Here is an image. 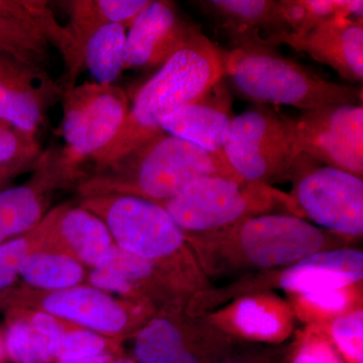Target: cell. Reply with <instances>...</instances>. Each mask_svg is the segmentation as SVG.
Here are the masks:
<instances>
[{"label":"cell","instance_id":"cell-4","mask_svg":"<svg viewBox=\"0 0 363 363\" xmlns=\"http://www.w3.org/2000/svg\"><path fill=\"white\" fill-rule=\"evenodd\" d=\"M82 207L104 222L117 247L149 260L188 297L213 286L186 233L161 205L135 196L108 194L87 197Z\"/></svg>","mask_w":363,"mask_h":363},{"label":"cell","instance_id":"cell-22","mask_svg":"<svg viewBox=\"0 0 363 363\" xmlns=\"http://www.w3.org/2000/svg\"><path fill=\"white\" fill-rule=\"evenodd\" d=\"M48 217V238L59 240L79 262L93 269L116 245L104 222L85 208L62 206Z\"/></svg>","mask_w":363,"mask_h":363},{"label":"cell","instance_id":"cell-3","mask_svg":"<svg viewBox=\"0 0 363 363\" xmlns=\"http://www.w3.org/2000/svg\"><path fill=\"white\" fill-rule=\"evenodd\" d=\"M223 78L219 48L196 26L185 44L136 93L113 143L92 160L104 168L154 138L164 117L201 96Z\"/></svg>","mask_w":363,"mask_h":363},{"label":"cell","instance_id":"cell-18","mask_svg":"<svg viewBox=\"0 0 363 363\" xmlns=\"http://www.w3.org/2000/svg\"><path fill=\"white\" fill-rule=\"evenodd\" d=\"M196 4L230 38L236 49L278 50L291 33L279 0H203Z\"/></svg>","mask_w":363,"mask_h":363},{"label":"cell","instance_id":"cell-17","mask_svg":"<svg viewBox=\"0 0 363 363\" xmlns=\"http://www.w3.org/2000/svg\"><path fill=\"white\" fill-rule=\"evenodd\" d=\"M195 28L174 2L149 0L126 33L124 70L161 68L185 44Z\"/></svg>","mask_w":363,"mask_h":363},{"label":"cell","instance_id":"cell-39","mask_svg":"<svg viewBox=\"0 0 363 363\" xmlns=\"http://www.w3.org/2000/svg\"><path fill=\"white\" fill-rule=\"evenodd\" d=\"M111 363H136L133 358L130 357H117L112 360Z\"/></svg>","mask_w":363,"mask_h":363},{"label":"cell","instance_id":"cell-5","mask_svg":"<svg viewBox=\"0 0 363 363\" xmlns=\"http://www.w3.org/2000/svg\"><path fill=\"white\" fill-rule=\"evenodd\" d=\"M223 77L243 99L255 105H290L311 111L333 104H362V89L329 82L278 50H221Z\"/></svg>","mask_w":363,"mask_h":363},{"label":"cell","instance_id":"cell-36","mask_svg":"<svg viewBox=\"0 0 363 363\" xmlns=\"http://www.w3.org/2000/svg\"><path fill=\"white\" fill-rule=\"evenodd\" d=\"M39 160L33 162H20L9 164H0V192H1L2 188L9 182L13 180L16 176L21 175L23 172L35 169Z\"/></svg>","mask_w":363,"mask_h":363},{"label":"cell","instance_id":"cell-37","mask_svg":"<svg viewBox=\"0 0 363 363\" xmlns=\"http://www.w3.org/2000/svg\"><path fill=\"white\" fill-rule=\"evenodd\" d=\"M116 359L112 353L109 351L99 353V354L92 355L84 358H79L74 360H58L56 363H111L112 360Z\"/></svg>","mask_w":363,"mask_h":363},{"label":"cell","instance_id":"cell-28","mask_svg":"<svg viewBox=\"0 0 363 363\" xmlns=\"http://www.w3.org/2000/svg\"><path fill=\"white\" fill-rule=\"evenodd\" d=\"M7 357L13 363H51L49 339L25 321H16L7 328L6 339Z\"/></svg>","mask_w":363,"mask_h":363},{"label":"cell","instance_id":"cell-30","mask_svg":"<svg viewBox=\"0 0 363 363\" xmlns=\"http://www.w3.org/2000/svg\"><path fill=\"white\" fill-rule=\"evenodd\" d=\"M322 328L345 363H363V307L332 320Z\"/></svg>","mask_w":363,"mask_h":363},{"label":"cell","instance_id":"cell-2","mask_svg":"<svg viewBox=\"0 0 363 363\" xmlns=\"http://www.w3.org/2000/svg\"><path fill=\"white\" fill-rule=\"evenodd\" d=\"M238 179L225 157L169 135L160 133L119 157L80 185L85 198L119 194L160 203L172 199L207 177Z\"/></svg>","mask_w":363,"mask_h":363},{"label":"cell","instance_id":"cell-12","mask_svg":"<svg viewBox=\"0 0 363 363\" xmlns=\"http://www.w3.org/2000/svg\"><path fill=\"white\" fill-rule=\"evenodd\" d=\"M298 150L325 166L363 177V106L333 104L293 117Z\"/></svg>","mask_w":363,"mask_h":363},{"label":"cell","instance_id":"cell-38","mask_svg":"<svg viewBox=\"0 0 363 363\" xmlns=\"http://www.w3.org/2000/svg\"><path fill=\"white\" fill-rule=\"evenodd\" d=\"M6 344H4V339L2 338L1 334H0V363L6 362Z\"/></svg>","mask_w":363,"mask_h":363},{"label":"cell","instance_id":"cell-21","mask_svg":"<svg viewBox=\"0 0 363 363\" xmlns=\"http://www.w3.org/2000/svg\"><path fill=\"white\" fill-rule=\"evenodd\" d=\"M45 312L100 333H118L130 322L128 311L102 291L73 286L49 294L42 303Z\"/></svg>","mask_w":363,"mask_h":363},{"label":"cell","instance_id":"cell-25","mask_svg":"<svg viewBox=\"0 0 363 363\" xmlns=\"http://www.w3.org/2000/svg\"><path fill=\"white\" fill-rule=\"evenodd\" d=\"M286 296V301L298 321L306 325L322 326L336 318L363 307L362 283L343 288Z\"/></svg>","mask_w":363,"mask_h":363},{"label":"cell","instance_id":"cell-26","mask_svg":"<svg viewBox=\"0 0 363 363\" xmlns=\"http://www.w3.org/2000/svg\"><path fill=\"white\" fill-rule=\"evenodd\" d=\"M279 4L294 35H305L338 18L363 20L362 0H279Z\"/></svg>","mask_w":363,"mask_h":363},{"label":"cell","instance_id":"cell-1","mask_svg":"<svg viewBox=\"0 0 363 363\" xmlns=\"http://www.w3.org/2000/svg\"><path fill=\"white\" fill-rule=\"evenodd\" d=\"M208 279L292 266L314 253L351 247L355 240L328 233L293 214H266L204 233H186Z\"/></svg>","mask_w":363,"mask_h":363},{"label":"cell","instance_id":"cell-19","mask_svg":"<svg viewBox=\"0 0 363 363\" xmlns=\"http://www.w3.org/2000/svg\"><path fill=\"white\" fill-rule=\"evenodd\" d=\"M233 117V97L223 77L201 96L164 117L162 130L224 157V143Z\"/></svg>","mask_w":363,"mask_h":363},{"label":"cell","instance_id":"cell-27","mask_svg":"<svg viewBox=\"0 0 363 363\" xmlns=\"http://www.w3.org/2000/svg\"><path fill=\"white\" fill-rule=\"evenodd\" d=\"M18 274L30 285L56 292L80 284L84 269L70 255L30 252L21 262Z\"/></svg>","mask_w":363,"mask_h":363},{"label":"cell","instance_id":"cell-29","mask_svg":"<svg viewBox=\"0 0 363 363\" xmlns=\"http://www.w3.org/2000/svg\"><path fill=\"white\" fill-rule=\"evenodd\" d=\"M288 363H345L321 326L306 325L291 342Z\"/></svg>","mask_w":363,"mask_h":363},{"label":"cell","instance_id":"cell-34","mask_svg":"<svg viewBox=\"0 0 363 363\" xmlns=\"http://www.w3.org/2000/svg\"><path fill=\"white\" fill-rule=\"evenodd\" d=\"M292 339L279 345L240 342L233 353L217 363H288Z\"/></svg>","mask_w":363,"mask_h":363},{"label":"cell","instance_id":"cell-15","mask_svg":"<svg viewBox=\"0 0 363 363\" xmlns=\"http://www.w3.org/2000/svg\"><path fill=\"white\" fill-rule=\"evenodd\" d=\"M203 316L242 342L279 345L290 341L298 330V320L288 301L272 291L233 298Z\"/></svg>","mask_w":363,"mask_h":363},{"label":"cell","instance_id":"cell-23","mask_svg":"<svg viewBox=\"0 0 363 363\" xmlns=\"http://www.w3.org/2000/svg\"><path fill=\"white\" fill-rule=\"evenodd\" d=\"M149 0H70L64 1L74 39L80 48L83 42L100 26L116 23L130 28L136 16Z\"/></svg>","mask_w":363,"mask_h":363},{"label":"cell","instance_id":"cell-33","mask_svg":"<svg viewBox=\"0 0 363 363\" xmlns=\"http://www.w3.org/2000/svg\"><path fill=\"white\" fill-rule=\"evenodd\" d=\"M37 227L26 238L9 240L0 245V292L16 281L21 262L30 252V245L37 235Z\"/></svg>","mask_w":363,"mask_h":363},{"label":"cell","instance_id":"cell-7","mask_svg":"<svg viewBox=\"0 0 363 363\" xmlns=\"http://www.w3.org/2000/svg\"><path fill=\"white\" fill-rule=\"evenodd\" d=\"M223 154L227 164L247 183L290 181L298 155L293 117L262 105L234 116Z\"/></svg>","mask_w":363,"mask_h":363},{"label":"cell","instance_id":"cell-8","mask_svg":"<svg viewBox=\"0 0 363 363\" xmlns=\"http://www.w3.org/2000/svg\"><path fill=\"white\" fill-rule=\"evenodd\" d=\"M290 195L303 218L350 240L363 234V180L342 169L325 166L301 152L294 164Z\"/></svg>","mask_w":363,"mask_h":363},{"label":"cell","instance_id":"cell-20","mask_svg":"<svg viewBox=\"0 0 363 363\" xmlns=\"http://www.w3.org/2000/svg\"><path fill=\"white\" fill-rule=\"evenodd\" d=\"M283 44L331 67L348 82H362L363 20L338 18L305 35L289 33Z\"/></svg>","mask_w":363,"mask_h":363},{"label":"cell","instance_id":"cell-10","mask_svg":"<svg viewBox=\"0 0 363 363\" xmlns=\"http://www.w3.org/2000/svg\"><path fill=\"white\" fill-rule=\"evenodd\" d=\"M62 135L63 154L71 164L101 154L113 143L130 111V98L123 87L85 82L64 90Z\"/></svg>","mask_w":363,"mask_h":363},{"label":"cell","instance_id":"cell-35","mask_svg":"<svg viewBox=\"0 0 363 363\" xmlns=\"http://www.w3.org/2000/svg\"><path fill=\"white\" fill-rule=\"evenodd\" d=\"M30 325L49 340L65 331L62 324L56 319V317L47 312L35 313L32 318Z\"/></svg>","mask_w":363,"mask_h":363},{"label":"cell","instance_id":"cell-24","mask_svg":"<svg viewBox=\"0 0 363 363\" xmlns=\"http://www.w3.org/2000/svg\"><path fill=\"white\" fill-rule=\"evenodd\" d=\"M126 28L116 23L100 26L80 44L84 68L99 84H114L124 70Z\"/></svg>","mask_w":363,"mask_h":363},{"label":"cell","instance_id":"cell-14","mask_svg":"<svg viewBox=\"0 0 363 363\" xmlns=\"http://www.w3.org/2000/svg\"><path fill=\"white\" fill-rule=\"evenodd\" d=\"M83 175L80 167L71 164L63 150H44L28 183L0 192V245L39 226L48 194Z\"/></svg>","mask_w":363,"mask_h":363},{"label":"cell","instance_id":"cell-31","mask_svg":"<svg viewBox=\"0 0 363 363\" xmlns=\"http://www.w3.org/2000/svg\"><path fill=\"white\" fill-rule=\"evenodd\" d=\"M50 350L57 360H74L105 352L106 339L94 332L64 331L49 340Z\"/></svg>","mask_w":363,"mask_h":363},{"label":"cell","instance_id":"cell-13","mask_svg":"<svg viewBox=\"0 0 363 363\" xmlns=\"http://www.w3.org/2000/svg\"><path fill=\"white\" fill-rule=\"evenodd\" d=\"M363 281V252L352 247L314 253L292 266L245 274L236 281L240 296L274 289L286 295L343 288Z\"/></svg>","mask_w":363,"mask_h":363},{"label":"cell","instance_id":"cell-32","mask_svg":"<svg viewBox=\"0 0 363 363\" xmlns=\"http://www.w3.org/2000/svg\"><path fill=\"white\" fill-rule=\"evenodd\" d=\"M43 152L37 135L0 121V164L38 161Z\"/></svg>","mask_w":363,"mask_h":363},{"label":"cell","instance_id":"cell-9","mask_svg":"<svg viewBox=\"0 0 363 363\" xmlns=\"http://www.w3.org/2000/svg\"><path fill=\"white\" fill-rule=\"evenodd\" d=\"M51 49L64 60V90L70 89L84 68L80 48L70 30L57 20L49 1L0 0V54L45 69Z\"/></svg>","mask_w":363,"mask_h":363},{"label":"cell","instance_id":"cell-11","mask_svg":"<svg viewBox=\"0 0 363 363\" xmlns=\"http://www.w3.org/2000/svg\"><path fill=\"white\" fill-rule=\"evenodd\" d=\"M240 342L205 316H190L186 310L160 313L136 333L133 359L136 363H217Z\"/></svg>","mask_w":363,"mask_h":363},{"label":"cell","instance_id":"cell-6","mask_svg":"<svg viewBox=\"0 0 363 363\" xmlns=\"http://www.w3.org/2000/svg\"><path fill=\"white\" fill-rule=\"evenodd\" d=\"M157 204L164 207L185 233H204L266 214H293L300 209L289 193L274 186L225 177H207Z\"/></svg>","mask_w":363,"mask_h":363},{"label":"cell","instance_id":"cell-16","mask_svg":"<svg viewBox=\"0 0 363 363\" xmlns=\"http://www.w3.org/2000/svg\"><path fill=\"white\" fill-rule=\"evenodd\" d=\"M63 94L45 69L0 54V121L37 135L48 109Z\"/></svg>","mask_w":363,"mask_h":363}]
</instances>
